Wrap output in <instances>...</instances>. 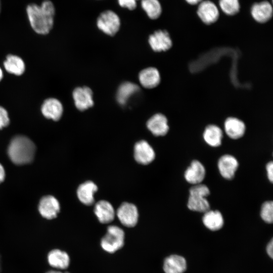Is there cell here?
Wrapping results in <instances>:
<instances>
[{"instance_id": "obj_33", "label": "cell", "mask_w": 273, "mask_h": 273, "mask_svg": "<svg viewBox=\"0 0 273 273\" xmlns=\"http://www.w3.org/2000/svg\"><path fill=\"white\" fill-rule=\"evenodd\" d=\"M266 252L268 256L272 258L273 257V241L272 239L268 243L266 246Z\"/></svg>"}, {"instance_id": "obj_11", "label": "cell", "mask_w": 273, "mask_h": 273, "mask_svg": "<svg viewBox=\"0 0 273 273\" xmlns=\"http://www.w3.org/2000/svg\"><path fill=\"white\" fill-rule=\"evenodd\" d=\"M135 160L140 164H148L153 161L155 154L152 147L146 141L137 142L134 147Z\"/></svg>"}, {"instance_id": "obj_31", "label": "cell", "mask_w": 273, "mask_h": 273, "mask_svg": "<svg viewBox=\"0 0 273 273\" xmlns=\"http://www.w3.org/2000/svg\"><path fill=\"white\" fill-rule=\"evenodd\" d=\"M138 1V0H118V3L121 7L128 9L129 10H133L136 7Z\"/></svg>"}, {"instance_id": "obj_27", "label": "cell", "mask_w": 273, "mask_h": 273, "mask_svg": "<svg viewBox=\"0 0 273 273\" xmlns=\"http://www.w3.org/2000/svg\"><path fill=\"white\" fill-rule=\"evenodd\" d=\"M141 6L151 19H156L161 14L162 7L158 0H142Z\"/></svg>"}, {"instance_id": "obj_10", "label": "cell", "mask_w": 273, "mask_h": 273, "mask_svg": "<svg viewBox=\"0 0 273 273\" xmlns=\"http://www.w3.org/2000/svg\"><path fill=\"white\" fill-rule=\"evenodd\" d=\"M250 13L256 22L264 23L268 21L272 16V7L267 1L255 3L251 8Z\"/></svg>"}, {"instance_id": "obj_16", "label": "cell", "mask_w": 273, "mask_h": 273, "mask_svg": "<svg viewBox=\"0 0 273 273\" xmlns=\"http://www.w3.org/2000/svg\"><path fill=\"white\" fill-rule=\"evenodd\" d=\"M205 175V169L198 160H193L185 172V178L189 183L193 185L200 184Z\"/></svg>"}, {"instance_id": "obj_6", "label": "cell", "mask_w": 273, "mask_h": 273, "mask_svg": "<svg viewBox=\"0 0 273 273\" xmlns=\"http://www.w3.org/2000/svg\"><path fill=\"white\" fill-rule=\"evenodd\" d=\"M197 14L201 20L207 25L216 22L219 16L217 7L209 0H204L199 4Z\"/></svg>"}, {"instance_id": "obj_34", "label": "cell", "mask_w": 273, "mask_h": 273, "mask_svg": "<svg viewBox=\"0 0 273 273\" xmlns=\"http://www.w3.org/2000/svg\"><path fill=\"white\" fill-rule=\"evenodd\" d=\"M5 169L1 164H0V184L2 183L5 179Z\"/></svg>"}, {"instance_id": "obj_12", "label": "cell", "mask_w": 273, "mask_h": 273, "mask_svg": "<svg viewBox=\"0 0 273 273\" xmlns=\"http://www.w3.org/2000/svg\"><path fill=\"white\" fill-rule=\"evenodd\" d=\"M38 210L42 217L51 219L57 216L60 211V204L54 197L46 196L41 199L39 203Z\"/></svg>"}, {"instance_id": "obj_25", "label": "cell", "mask_w": 273, "mask_h": 273, "mask_svg": "<svg viewBox=\"0 0 273 273\" xmlns=\"http://www.w3.org/2000/svg\"><path fill=\"white\" fill-rule=\"evenodd\" d=\"M4 66L6 70L10 73L16 75H22L25 69V65L23 60L19 57L9 55L4 62Z\"/></svg>"}, {"instance_id": "obj_36", "label": "cell", "mask_w": 273, "mask_h": 273, "mask_svg": "<svg viewBox=\"0 0 273 273\" xmlns=\"http://www.w3.org/2000/svg\"><path fill=\"white\" fill-rule=\"evenodd\" d=\"M46 273H69V272H61V271H60L50 270V271H48Z\"/></svg>"}, {"instance_id": "obj_4", "label": "cell", "mask_w": 273, "mask_h": 273, "mask_svg": "<svg viewBox=\"0 0 273 273\" xmlns=\"http://www.w3.org/2000/svg\"><path fill=\"white\" fill-rule=\"evenodd\" d=\"M124 240V231L116 225H110L101 239V246L106 252L113 253L123 247Z\"/></svg>"}, {"instance_id": "obj_39", "label": "cell", "mask_w": 273, "mask_h": 273, "mask_svg": "<svg viewBox=\"0 0 273 273\" xmlns=\"http://www.w3.org/2000/svg\"><path fill=\"white\" fill-rule=\"evenodd\" d=\"M1 0H0V11H1Z\"/></svg>"}, {"instance_id": "obj_24", "label": "cell", "mask_w": 273, "mask_h": 273, "mask_svg": "<svg viewBox=\"0 0 273 273\" xmlns=\"http://www.w3.org/2000/svg\"><path fill=\"white\" fill-rule=\"evenodd\" d=\"M139 90V86L135 83L123 82L119 87L117 93L116 99L118 103L122 106L125 105L129 98Z\"/></svg>"}, {"instance_id": "obj_19", "label": "cell", "mask_w": 273, "mask_h": 273, "mask_svg": "<svg viewBox=\"0 0 273 273\" xmlns=\"http://www.w3.org/2000/svg\"><path fill=\"white\" fill-rule=\"evenodd\" d=\"M139 79L141 85L147 88L157 86L160 82L159 71L154 67H149L142 70L139 73Z\"/></svg>"}, {"instance_id": "obj_29", "label": "cell", "mask_w": 273, "mask_h": 273, "mask_svg": "<svg viewBox=\"0 0 273 273\" xmlns=\"http://www.w3.org/2000/svg\"><path fill=\"white\" fill-rule=\"evenodd\" d=\"M261 218L267 223H272L273 221V203L272 201L264 202L260 212Z\"/></svg>"}, {"instance_id": "obj_14", "label": "cell", "mask_w": 273, "mask_h": 273, "mask_svg": "<svg viewBox=\"0 0 273 273\" xmlns=\"http://www.w3.org/2000/svg\"><path fill=\"white\" fill-rule=\"evenodd\" d=\"M147 126L155 136H163L168 131L167 118L162 114L157 113L152 116L147 121Z\"/></svg>"}, {"instance_id": "obj_37", "label": "cell", "mask_w": 273, "mask_h": 273, "mask_svg": "<svg viewBox=\"0 0 273 273\" xmlns=\"http://www.w3.org/2000/svg\"><path fill=\"white\" fill-rule=\"evenodd\" d=\"M3 77V72L2 69L0 67V81L2 79Z\"/></svg>"}, {"instance_id": "obj_21", "label": "cell", "mask_w": 273, "mask_h": 273, "mask_svg": "<svg viewBox=\"0 0 273 273\" xmlns=\"http://www.w3.org/2000/svg\"><path fill=\"white\" fill-rule=\"evenodd\" d=\"M98 190L97 185L92 181L81 184L77 190V197L83 204L90 205L94 202V195Z\"/></svg>"}, {"instance_id": "obj_9", "label": "cell", "mask_w": 273, "mask_h": 273, "mask_svg": "<svg viewBox=\"0 0 273 273\" xmlns=\"http://www.w3.org/2000/svg\"><path fill=\"white\" fill-rule=\"evenodd\" d=\"M76 107L80 111L85 110L94 105L93 92L87 86L78 87L72 94Z\"/></svg>"}, {"instance_id": "obj_8", "label": "cell", "mask_w": 273, "mask_h": 273, "mask_svg": "<svg viewBox=\"0 0 273 273\" xmlns=\"http://www.w3.org/2000/svg\"><path fill=\"white\" fill-rule=\"evenodd\" d=\"M148 41L152 50L160 52L170 49L172 45L169 33L165 30H158L151 34Z\"/></svg>"}, {"instance_id": "obj_18", "label": "cell", "mask_w": 273, "mask_h": 273, "mask_svg": "<svg viewBox=\"0 0 273 273\" xmlns=\"http://www.w3.org/2000/svg\"><path fill=\"white\" fill-rule=\"evenodd\" d=\"M94 212L99 221L102 223L111 222L115 215L112 205L105 200H101L96 204Z\"/></svg>"}, {"instance_id": "obj_5", "label": "cell", "mask_w": 273, "mask_h": 273, "mask_svg": "<svg viewBox=\"0 0 273 273\" xmlns=\"http://www.w3.org/2000/svg\"><path fill=\"white\" fill-rule=\"evenodd\" d=\"M97 25L105 34L113 36L119 30L120 20L116 13L111 10H106L98 17Z\"/></svg>"}, {"instance_id": "obj_28", "label": "cell", "mask_w": 273, "mask_h": 273, "mask_svg": "<svg viewBox=\"0 0 273 273\" xmlns=\"http://www.w3.org/2000/svg\"><path fill=\"white\" fill-rule=\"evenodd\" d=\"M219 6L226 15L233 16L240 10L239 0H219Z\"/></svg>"}, {"instance_id": "obj_32", "label": "cell", "mask_w": 273, "mask_h": 273, "mask_svg": "<svg viewBox=\"0 0 273 273\" xmlns=\"http://www.w3.org/2000/svg\"><path fill=\"white\" fill-rule=\"evenodd\" d=\"M267 177L270 182L273 181V163L272 161L268 163L266 166Z\"/></svg>"}, {"instance_id": "obj_35", "label": "cell", "mask_w": 273, "mask_h": 273, "mask_svg": "<svg viewBox=\"0 0 273 273\" xmlns=\"http://www.w3.org/2000/svg\"><path fill=\"white\" fill-rule=\"evenodd\" d=\"M186 2L191 5L199 4L204 0H185Z\"/></svg>"}, {"instance_id": "obj_1", "label": "cell", "mask_w": 273, "mask_h": 273, "mask_svg": "<svg viewBox=\"0 0 273 273\" xmlns=\"http://www.w3.org/2000/svg\"><path fill=\"white\" fill-rule=\"evenodd\" d=\"M30 24L32 29L40 34H48L53 27L55 9L53 3L44 1L40 5L30 4L26 8Z\"/></svg>"}, {"instance_id": "obj_23", "label": "cell", "mask_w": 273, "mask_h": 273, "mask_svg": "<svg viewBox=\"0 0 273 273\" xmlns=\"http://www.w3.org/2000/svg\"><path fill=\"white\" fill-rule=\"evenodd\" d=\"M48 259L50 265L58 269H66L68 267L70 263V258L68 254L58 249H54L50 252Z\"/></svg>"}, {"instance_id": "obj_20", "label": "cell", "mask_w": 273, "mask_h": 273, "mask_svg": "<svg viewBox=\"0 0 273 273\" xmlns=\"http://www.w3.org/2000/svg\"><path fill=\"white\" fill-rule=\"evenodd\" d=\"M224 130L231 139H238L245 133L246 126L244 123L235 117H229L224 122Z\"/></svg>"}, {"instance_id": "obj_30", "label": "cell", "mask_w": 273, "mask_h": 273, "mask_svg": "<svg viewBox=\"0 0 273 273\" xmlns=\"http://www.w3.org/2000/svg\"><path fill=\"white\" fill-rule=\"evenodd\" d=\"M10 119L7 111L0 106V129L9 125Z\"/></svg>"}, {"instance_id": "obj_26", "label": "cell", "mask_w": 273, "mask_h": 273, "mask_svg": "<svg viewBox=\"0 0 273 273\" xmlns=\"http://www.w3.org/2000/svg\"><path fill=\"white\" fill-rule=\"evenodd\" d=\"M203 138L209 146L218 147L221 144L222 131L218 126L213 124L209 125L204 130Z\"/></svg>"}, {"instance_id": "obj_17", "label": "cell", "mask_w": 273, "mask_h": 273, "mask_svg": "<svg viewBox=\"0 0 273 273\" xmlns=\"http://www.w3.org/2000/svg\"><path fill=\"white\" fill-rule=\"evenodd\" d=\"M186 269V260L180 255L173 254L164 259L163 270L165 273H184Z\"/></svg>"}, {"instance_id": "obj_13", "label": "cell", "mask_w": 273, "mask_h": 273, "mask_svg": "<svg viewBox=\"0 0 273 273\" xmlns=\"http://www.w3.org/2000/svg\"><path fill=\"white\" fill-rule=\"evenodd\" d=\"M41 111L46 118L58 121L62 115L63 108L62 104L58 99L49 98L43 102Z\"/></svg>"}, {"instance_id": "obj_38", "label": "cell", "mask_w": 273, "mask_h": 273, "mask_svg": "<svg viewBox=\"0 0 273 273\" xmlns=\"http://www.w3.org/2000/svg\"><path fill=\"white\" fill-rule=\"evenodd\" d=\"M1 268V256H0V271Z\"/></svg>"}, {"instance_id": "obj_7", "label": "cell", "mask_w": 273, "mask_h": 273, "mask_svg": "<svg viewBox=\"0 0 273 273\" xmlns=\"http://www.w3.org/2000/svg\"><path fill=\"white\" fill-rule=\"evenodd\" d=\"M116 215L120 222L126 227L135 226L138 221V211L133 204L124 202L118 208Z\"/></svg>"}, {"instance_id": "obj_15", "label": "cell", "mask_w": 273, "mask_h": 273, "mask_svg": "<svg viewBox=\"0 0 273 273\" xmlns=\"http://www.w3.org/2000/svg\"><path fill=\"white\" fill-rule=\"evenodd\" d=\"M238 164L237 160L234 156L224 155L219 158L218 161V168L222 177L231 179L234 176Z\"/></svg>"}, {"instance_id": "obj_22", "label": "cell", "mask_w": 273, "mask_h": 273, "mask_svg": "<svg viewBox=\"0 0 273 273\" xmlns=\"http://www.w3.org/2000/svg\"><path fill=\"white\" fill-rule=\"evenodd\" d=\"M204 225L213 231H218L222 227L224 221L221 213L217 210H208L202 218Z\"/></svg>"}, {"instance_id": "obj_2", "label": "cell", "mask_w": 273, "mask_h": 273, "mask_svg": "<svg viewBox=\"0 0 273 273\" xmlns=\"http://www.w3.org/2000/svg\"><path fill=\"white\" fill-rule=\"evenodd\" d=\"M35 149V144L29 138L17 135L11 141L8 153L14 164L23 165L29 163L33 160Z\"/></svg>"}, {"instance_id": "obj_3", "label": "cell", "mask_w": 273, "mask_h": 273, "mask_svg": "<svg viewBox=\"0 0 273 273\" xmlns=\"http://www.w3.org/2000/svg\"><path fill=\"white\" fill-rule=\"evenodd\" d=\"M209 188L205 185H195L190 189L188 207L192 211L205 212L209 210L210 205L206 197L209 195Z\"/></svg>"}]
</instances>
